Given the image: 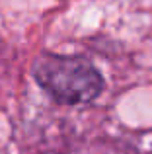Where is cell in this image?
<instances>
[{"label":"cell","instance_id":"6da1fadb","mask_svg":"<svg viewBox=\"0 0 152 154\" xmlns=\"http://www.w3.org/2000/svg\"><path fill=\"white\" fill-rule=\"evenodd\" d=\"M33 78L55 102L80 105L96 100L103 90V78L86 59L43 53L31 64Z\"/></svg>","mask_w":152,"mask_h":154}]
</instances>
